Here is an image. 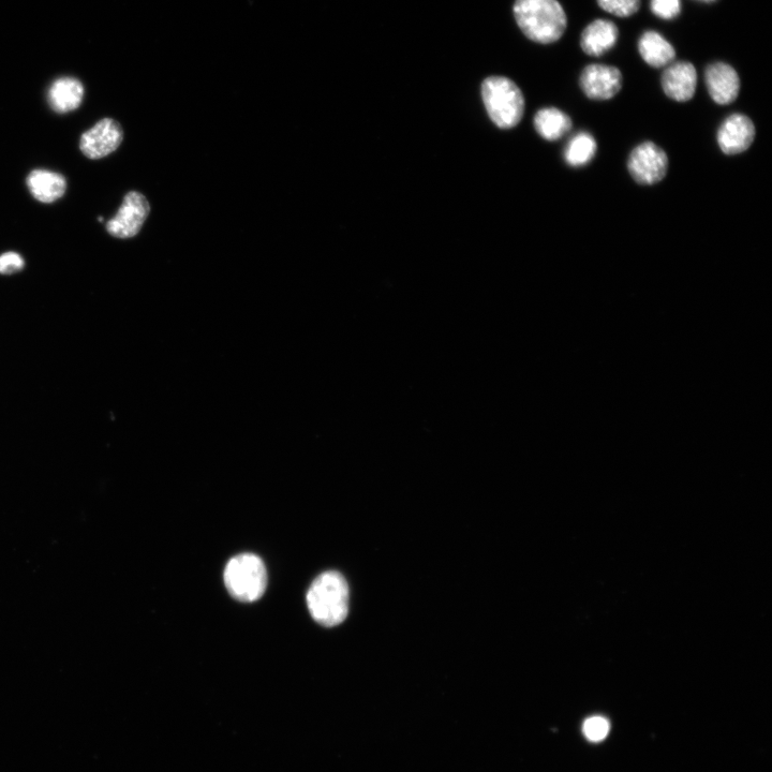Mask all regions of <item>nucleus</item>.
I'll return each instance as SVG.
<instances>
[{
    "instance_id": "f257e3e1",
    "label": "nucleus",
    "mask_w": 772,
    "mask_h": 772,
    "mask_svg": "<svg viewBox=\"0 0 772 772\" xmlns=\"http://www.w3.org/2000/svg\"><path fill=\"white\" fill-rule=\"evenodd\" d=\"M349 586L344 575L328 571L319 575L307 592V606L323 627H336L349 613Z\"/></svg>"
},
{
    "instance_id": "f03ea898",
    "label": "nucleus",
    "mask_w": 772,
    "mask_h": 772,
    "mask_svg": "<svg viewBox=\"0 0 772 772\" xmlns=\"http://www.w3.org/2000/svg\"><path fill=\"white\" fill-rule=\"evenodd\" d=\"M514 14L519 28L534 42L554 43L567 29V14L558 0H516Z\"/></svg>"
},
{
    "instance_id": "7ed1b4c3",
    "label": "nucleus",
    "mask_w": 772,
    "mask_h": 772,
    "mask_svg": "<svg viewBox=\"0 0 772 772\" xmlns=\"http://www.w3.org/2000/svg\"><path fill=\"white\" fill-rule=\"evenodd\" d=\"M482 97L488 115L498 127L510 129L522 121L525 99L521 89L510 79H486L482 85Z\"/></svg>"
},
{
    "instance_id": "20e7f679",
    "label": "nucleus",
    "mask_w": 772,
    "mask_h": 772,
    "mask_svg": "<svg viewBox=\"0 0 772 772\" xmlns=\"http://www.w3.org/2000/svg\"><path fill=\"white\" fill-rule=\"evenodd\" d=\"M225 584L230 595L241 602H255L267 587V572L262 559L254 554L233 557L225 570Z\"/></svg>"
},
{
    "instance_id": "39448f33",
    "label": "nucleus",
    "mask_w": 772,
    "mask_h": 772,
    "mask_svg": "<svg viewBox=\"0 0 772 772\" xmlns=\"http://www.w3.org/2000/svg\"><path fill=\"white\" fill-rule=\"evenodd\" d=\"M628 169L633 180L641 185H655L663 180L668 171V158L660 146L652 142L634 148Z\"/></svg>"
},
{
    "instance_id": "423d86ee",
    "label": "nucleus",
    "mask_w": 772,
    "mask_h": 772,
    "mask_svg": "<svg viewBox=\"0 0 772 772\" xmlns=\"http://www.w3.org/2000/svg\"><path fill=\"white\" fill-rule=\"evenodd\" d=\"M150 212V203L142 193L130 191L115 217L109 220L107 231L116 239H132L139 234Z\"/></svg>"
},
{
    "instance_id": "0eeeda50",
    "label": "nucleus",
    "mask_w": 772,
    "mask_h": 772,
    "mask_svg": "<svg viewBox=\"0 0 772 772\" xmlns=\"http://www.w3.org/2000/svg\"><path fill=\"white\" fill-rule=\"evenodd\" d=\"M124 130L112 118H103L93 128L83 133L80 150L89 159L98 160L114 153L121 146Z\"/></svg>"
},
{
    "instance_id": "6e6552de",
    "label": "nucleus",
    "mask_w": 772,
    "mask_h": 772,
    "mask_svg": "<svg viewBox=\"0 0 772 772\" xmlns=\"http://www.w3.org/2000/svg\"><path fill=\"white\" fill-rule=\"evenodd\" d=\"M581 87L592 100H610L621 91L622 74L616 67L589 65L582 72Z\"/></svg>"
},
{
    "instance_id": "1a4fd4ad",
    "label": "nucleus",
    "mask_w": 772,
    "mask_h": 772,
    "mask_svg": "<svg viewBox=\"0 0 772 772\" xmlns=\"http://www.w3.org/2000/svg\"><path fill=\"white\" fill-rule=\"evenodd\" d=\"M755 138V127L744 114H732L718 131V143L726 155H738L749 150Z\"/></svg>"
},
{
    "instance_id": "9d476101",
    "label": "nucleus",
    "mask_w": 772,
    "mask_h": 772,
    "mask_svg": "<svg viewBox=\"0 0 772 772\" xmlns=\"http://www.w3.org/2000/svg\"><path fill=\"white\" fill-rule=\"evenodd\" d=\"M705 80L710 97L718 105H730L737 99L740 79L736 70L729 64L719 62L709 65Z\"/></svg>"
},
{
    "instance_id": "9b49d317",
    "label": "nucleus",
    "mask_w": 772,
    "mask_h": 772,
    "mask_svg": "<svg viewBox=\"0 0 772 772\" xmlns=\"http://www.w3.org/2000/svg\"><path fill=\"white\" fill-rule=\"evenodd\" d=\"M697 72L689 62H676L668 65L663 72L662 87L668 98L678 102H687L695 94Z\"/></svg>"
},
{
    "instance_id": "f8f14e48",
    "label": "nucleus",
    "mask_w": 772,
    "mask_h": 772,
    "mask_svg": "<svg viewBox=\"0 0 772 772\" xmlns=\"http://www.w3.org/2000/svg\"><path fill=\"white\" fill-rule=\"evenodd\" d=\"M618 36V28L613 22L596 20L584 29L581 46L587 55L599 57L616 46Z\"/></svg>"
},
{
    "instance_id": "ddd939ff",
    "label": "nucleus",
    "mask_w": 772,
    "mask_h": 772,
    "mask_svg": "<svg viewBox=\"0 0 772 772\" xmlns=\"http://www.w3.org/2000/svg\"><path fill=\"white\" fill-rule=\"evenodd\" d=\"M27 187L39 202L51 204L64 197L67 190L66 178L57 172L34 170L27 176Z\"/></svg>"
},
{
    "instance_id": "4468645a",
    "label": "nucleus",
    "mask_w": 772,
    "mask_h": 772,
    "mask_svg": "<svg viewBox=\"0 0 772 772\" xmlns=\"http://www.w3.org/2000/svg\"><path fill=\"white\" fill-rule=\"evenodd\" d=\"M84 98L82 83L74 78H61L56 80L49 91L51 108L59 114H65L77 110Z\"/></svg>"
},
{
    "instance_id": "2eb2a0df",
    "label": "nucleus",
    "mask_w": 772,
    "mask_h": 772,
    "mask_svg": "<svg viewBox=\"0 0 772 772\" xmlns=\"http://www.w3.org/2000/svg\"><path fill=\"white\" fill-rule=\"evenodd\" d=\"M638 51L644 61L653 68H663L675 61L676 51L672 44L655 31L645 32L638 41Z\"/></svg>"
},
{
    "instance_id": "dca6fc26",
    "label": "nucleus",
    "mask_w": 772,
    "mask_h": 772,
    "mask_svg": "<svg viewBox=\"0 0 772 772\" xmlns=\"http://www.w3.org/2000/svg\"><path fill=\"white\" fill-rule=\"evenodd\" d=\"M534 127L543 139L557 141L572 129V120L569 115L556 108H546L534 117Z\"/></svg>"
},
{
    "instance_id": "f3484780",
    "label": "nucleus",
    "mask_w": 772,
    "mask_h": 772,
    "mask_svg": "<svg viewBox=\"0 0 772 772\" xmlns=\"http://www.w3.org/2000/svg\"><path fill=\"white\" fill-rule=\"evenodd\" d=\"M597 142L588 132H579L573 137L564 151V159L573 168L584 167L595 158Z\"/></svg>"
},
{
    "instance_id": "a211bd4d",
    "label": "nucleus",
    "mask_w": 772,
    "mask_h": 772,
    "mask_svg": "<svg viewBox=\"0 0 772 772\" xmlns=\"http://www.w3.org/2000/svg\"><path fill=\"white\" fill-rule=\"evenodd\" d=\"M606 12L619 18H629L641 7V0H597Z\"/></svg>"
},
{
    "instance_id": "6ab92c4d",
    "label": "nucleus",
    "mask_w": 772,
    "mask_h": 772,
    "mask_svg": "<svg viewBox=\"0 0 772 772\" xmlns=\"http://www.w3.org/2000/svg\"><path fill=\"white\" fill-rule=\"evenodd\" d=\"M586 738L592 742H600L610 733V723L603 717H591L583 726Z\"/></svg>"
},
{
    "instance_id": "aec40b11",
    "label": "nucleus",
    "mask_w": 772,
    "mask_h": 772,
    "mask_svg": "<svg viewBox=\"0 0 772 772\" xmlns=\"http://www.w3.org/2000/svg\"><path fill=\"white\" fill-rule=\"evenodd\" d=\"M650 8L658 18L673 20L680 14L681 0H651Z\"/></svg>"
},
{
    "instance_id": "412c9836",
    "label": "nucleus",
    "mask_w": 772,
    "mask_h": 772,
    "mask_svg": "<svg viewBox=\"0 0 772 772\" xmlns=\"http://www.w3.org/2000/svg\"><path fill=\"white\" fill-rule=\"evenodd\" d=\"M25 267V261L17 252H6L0 256V274L12 275L22 271Z\"/></svg>"
},
{
    "instance_id": "4be33fe9",
    "label": "nucleus",
    "mask_w": 772,
    "mask_h": 772,
    "mask_svg": "<svg viewBox=\"0 0 772 772\" xmlns=\"http://www.w3.org/2000/svg\"><path fill=\"white\" fill-rule=\"evenodd\" d=\"M697 2H702V3H714V2H716V0H697Z\"/></svg>"
},
{
    "instance_id": "5701e85b",
    "label": "nucleus",
    "mask_w": 772,
    "mask_h": 772,
    "mask_svg": "<svg viewBox=\"0 0 772 772\" xmlns=\"http://www.w3.org/2000/svg\"><path fill=\"white\" fill-rule=\"evenodd\" d=\"M99 221H101V222H102V221H103V218H102V217H99Z\"/></svg>"
}]
</instances>
